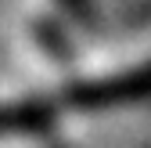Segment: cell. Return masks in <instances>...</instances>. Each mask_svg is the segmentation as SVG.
<instances>
[{
	"mask_svg": "<svg viewBox=\"0 0 151 148\" xmlns=\"http://www.w3.org/2000/svg\"><path fill=\"white\" fill-rule=\"evenodd\" d=\"M144 98H151V62L115 72V76L72 83L65 90V101L76 108H111V105H133Z\"/></svg>",
	"mask_w": 151,
	"mask_h": 148,
	"instance_id": "cell-1",
	"label": "cell"
},
{
	"mask_svg": "<svg viewBox=\"0 0 151 148\" xmlns=\"http://www.w3.org/2000/svg\"><path fill=\"white\" fill-rule=\"evenodd\" d=\"M50 116L47 105H18L7 112V126L11 130H36V126H43Z\"/></svg>",
	"mask_w": 151,
	"mask_h": 148,
	"instance_id": "cell-2",
	"label": "cell"
}]
</instances>
